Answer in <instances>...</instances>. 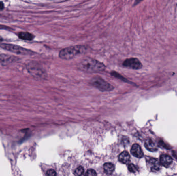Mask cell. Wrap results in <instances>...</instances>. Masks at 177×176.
Masks as SVG:
<instances>
[{"label": "cell", "instance_id": "5", "mask_svg": "<svg viewBox=\"0 0 177 176\" xmlns=\"http://www.w3.org/2000/svg\"><path fill=\"white\" fill-rule=\"evenodd\" d=\"M123 66L124 67L135 70L141 69L142 67V63L137 58H127L124 60Z\"/></svg>", "mask_w": 177, "mask_h": 176}, {"label": "cell", "instance_id": "4", "mask_svg": "<svg viewBox=\"0 0 177 176\" xmlns=\"http://www.w3.org/2000/svg\"><path fill=\"white\" fill-rule=\"evenodd\" d=\"M91 83L94 86L102 91H112L114 89L113 86L110 84L99 77H95L92 79Z\"/></svg>", "mask_w": 177, "mask_h": 176}, {"label": "cell", "instance_id": "1", "mask_svg": "<svg viewBox=\"0 0 177 176\" xmlns=\"http://www.w3.org/2000/svg\"><path fill=\"white\" fill-rule=\"evenodd\" d=\"M82 70L88 72H99L104 70L105 66L103 63L93 58H84L79 64Z\"/></svg>", "mask_w": 177, "mask_h": 176}, {"label": "cell", "instance_id": "14", "mask_svg": "<svg viewBox=\"0 0 177 176\" xmlns=\"http://www.w3.org/2000/svg\"><path fill=\"white\" fill-rule=\"evenodd\" d=\"M84 174V168L82 166H79L74 171V175L75 176H81Z\"/></svg>", "mask_w": 177, "mask_h": 176}, {"label": "cell", "instance_id": "18", "mask_svg": "<svg viewBox=\"0 0 177 176\" xmlns=\"http://www.w3.org/2000/svg\"><path fill=\"white\" fill-rule=\"evenodd\" d=\"M4 5L2 2H0V10H2L4 9Z\"/></svg>", "mask_w": 177, "mask_h": 176}, {"label": "cell", "instance_id": "2", "mask_svg": "<svg viewBox=\"0 0 177 176\" xmlns=\"http://www.w3.org/2000/svg\"><path fill=\"white\" fill-rule=\"evenodd\" d=\"M88 48L84 45H76L64 48L59 53V57L64 60H70L76 56L85 53Z\"/></svg>", "mask_w": 177, "mask_h": 176}, {"label": "cell", "instance_id": "10", "mask_svg": "<svg viewBox=\"0 0 177 176\" xmlns=\"http://www.w3.org/2000/svg\"><path fill=\"white\" fill-rule=\"evenodd\" d=\"M14 56H6V55H0V64L6 65L10 63H13L17 60Z\"/></svg>", "mask_w": 177, "mask_h": 176}, {"label": "cell", "instance_id": "11", "mask_svg": "<svg viewBox=\"0 0 177 176\" xmlns=\"http://www.w3.org/2000/svg\"><path fill=\"white\" fill-rule=\"evenodd\" d=\"M119 160L123 164H127L130 160V156L128 152L123 151L120 154L119 156Z\"/></svg>", "mask_w": 177, "mask_h": 176}, {"label": "cell", "instance_id": "7", "mask_svg": "<svg viewBox=\"0 0 177 176\" xmlns=\"http://www.w3.org/2000/svg\"><path fill=\"white\" fill-rule=\"evenodd\" d=\"M131 152L133 156L137 158H142L144 156V152L138 144H135L132 147Z\"/></svg>", "mask_w": 177, "mask_h": 176}, {"label": "cell", "instance_id": "17", "mask_svg": "<svg viewBox=\"0 0 177 176\" xmlns=\"http://www.w3.org/2000/svg\"><path fill=\"white\" fill-rule=\"evenodd\" d=\"M46 175L48 176H56L57 174H56V171H54L53 169H51L47 171Z\"/></svg>", "mask_w": 177, "mask_h": 176}, {"label": "cell", "instance_id": "8", "mask_svg": "<svg viewBox=\"0 0 177 176\" xmlns=\"http://www.w3.org/2000/svg\"><path fill=\"white\" fill-rule=\"evenodd\" d=\"M172 163V158L167 154H163L160 157V163L165 167H170Z\"/></svg>", "mask_w": 177, "mask_h": 176}, {"label": "cell", "instance_id": "15", "mask_svg": "<svg viewBox=\"0 0 177 176\" xmlns=\"http://www.w3.org/2000/svg\"><path fill=\"white\" fill-rule=\"evenodd\" d=\"M128 169H129V170L130 172L133 173H135L137 171L136 167L133 164H129V166H128Z\"/></svg>", "mask_w": 177, "mask_h": 176}, {"label": "cell", "instance_id": "3", "mask_svg": "<svg viewBox=\"0 0 177 176\" xmlns=\"http://www.w3.org/2000/svg\"><path fill=\"white\" fill-rule=\"evenodd\" d=\"M0 47L5 49L6 50L10 51L11 52L16 53L17 54L29 55L31 53V51L28 50L27 49H25L21 47L14 45L2 43V44H0Z\"/></svg>", "mask_w": 177, "mask_h": 176}, {"label": "cell", "instance_id": "9", "mask_svg": "<svg viewBox=\"0 0 177 176\" xmlns=\"http://www.w3.org/2000/svg\"><path fill=\"white\" fill-rule=\"evenodd\" d=\"M144 146L147 150L151 152H155L157 151L158 149V147L157 144L155 143V141L152 140V139L148 138L146 141H145Z\"/></svg>", "mask_w": 177, "mask_h": 176}, {"label": "cell", "instance_id": "6", "mask_svg": "<svg viewBox=\"0 0 177 176\" xmlns=\"http://www.w3.org/2000/svg\"><path fill=\"white\" fill-rule=\"evenodd\" d=\"M147 166L152 172L159 171L161 168V164L156 158H150L147 160Z\"/></svg>", "mask_w": 177, "mask_h": 176}, {"label": "cell", "instance_id": "12", "mask_svg": "<svg viewBox=\"0 0 177 176\" xmlns=\"http://www.w3.org/2000/svg\"><path fill=\"white\" fill-rule=\"evenodd\" d=\"M104 171L107 175H111L114 171V165L110 163H107L104 165Z\"/></svg>", "mask_w": 177, "mask_h": 176}, {"label": "cell", "instance_id": "16", "mask_svg": "<svg viewBox=\"0 0 177 176\" xmlns=\"http://www.w3.org/2000/svg\"><path fill=\"white\" fill-rule=\"evenodd\" d=\"M85 175L88 176H95L97 175V174H96V171L94 170L90 169L87 171Z\"/></svg>", "mask_w": 177, "mask_h": 176}, {"label": "cell", "instance_id": "20", "mask_svg": "<svg viewBox=\"0 0 177 176\" xmlns=\"http://www.w3.org/2000/svg\"><path fill=\"white\" fill-rule=\"evenodd\" d=\"M2 40H3L2 38H1V37H0V41H2Z\"/></svg>", "mask_w": 177, "mask_h": 176}, {"label": "cell", "instance_id": "13", "mask_svg": "<svg viewBox=\"0 0 177 176\" xmlns=\"http://www.w3.org/2000/svg\"><path fill=\"white\" fill-rule=\"evenodd\" d=\"M19 37L22 40H31L33 39L34 36L28 32H21L19 34Z\"/></svg>", "mask_w": 177, "mask_h": 176}, {"label": "cell", "instance_id": "19", "mask_svg": "<svg viewBox=\"0 0 177 176\" xmlns=\"http://www.w3.org/2000/svg\"><path fill=\"white\" fill-rule=\"evenodd\" d=\"M143 0H135V2L134 3V6H136L138 4H139V3L141 2Z\"/></svg>", "mask_w": 177, "mask_h": 176}]
</instances>
